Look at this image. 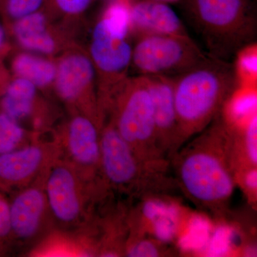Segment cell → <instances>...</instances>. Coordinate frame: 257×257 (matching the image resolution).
<instances>
[{
    "mask_svg": "<svg viewBox=\"0 0 257 257\" xmlns=\"http://www.w3.org/2000/svg\"><path fill=\"white\" fill-rule=\"evenodd\" d=\"M39 91L26 79L10 77L0 95L1 111L18 121L28 117L35 109Z\"/></svg>",
    "mask_w": 257,
    "mask_h": 257,
    "instance_id": "cell-17",
    "label": "cell"
},
{
    "mask_svg": "<svg viewBox=\"0 0 257 257\" xmlns=\"http://www.w3.org/2000/svg\"><path fill=\"white\" fill-rule=\"evenodd\" d=\"M10 231V205L0 197V238L8 236Z\"/></svg>",
    "mask_w": 257,
    "mask_h": 257,
    "instance_id": "cell-23",
    "label": "cell"
},
{
    "mask_svg": "<svg viewBox=\"0 0 257 257\" xmlns=\"http://www.w3.org/2000/svg\"><path fill=\"white\" fill-rule=\"evenodd\" d=\"M94 0H46L45 8L52 19L74 20L82 16Z\"/></svg>",
    "mask_w": 257,
    "mask_h": 257,
    "instance_id": "cell-20",
    "label": "cell"
},
{
    "mask_svg": "<svg viewBox=\"0 0 257 257\" xmlns=\"http://www.w3.org/2000/svg\"><path fill=\"white\" fill-rule=\"evenodd\" d=\"M67 145L71 156L84 167H93L100 161V137L95 121L87 115H76L71 119Z\"/></svg>",
    "mask_w": 257,
    "mask_h": 257,
    "instance_id": "cell-13",
    "label": "cell"
},
{
    "mask_svg": "<svg viewBox=\"0 0 257 257\" xmlns=\"http://www.w3.org/2000/svg\"><path fill=\"white\" fill-rule=\"evenodd\" d=\"M46 197L40 189L20 193L10 205V226L18 237L27 239L36 233L45 211Z\"/></svg>",
    "mask_w": 257,
    "mask_h": 257,
    "instance_id": "cell-14",
    "label": "cell"
},
{
    "mask_svg": "<svg viewBox=\"0 0 257 257\" xmlns=\"http://www.w3.org/2000/svg\"><path fill=\"white\" fill-rule=\"evenodd\" d=\"M56 61L53 88L57 96L69 104L87 105L92 119L99 112L95 68L88 52L69 46Z\"/></svg>",
    "mask_w": 257,
    "mask_h": 257,
    "instance_id": "cell-8",
    "label": "cell"
},
{
    "mask_svg": "<svg viewBox=\"0 0 257 257\" xmlns=\"http://www.w3.org/2000/svg\"><path fill=\"white\" fill-rule=\"evenodd\" d=\"M46 8L17 20L8 27L10 37L23 50L53 57L69 47L53 27Z\"/></svg>",
    "mask_w": 257,
    "mask_h": 257,
    "instance_id": "cell-10",
    "label": "cell"
},
{
    "mask_svg": "<svg viewBox=\"0 0 257 257\" xmlns=\"http://www.w3.org/2000/svg\"><path fill=\"white\" fill-rule=\"evenodd\" d=\"M153 104L157 144L163 155H173L180 147L174 94L173 77L145 76Z\"/></svg>",
    "mask_w": 257,
    "mask_h": 257,
    "instance_id": "cell-9",
    "label": "cell"
},
{
    "mask_svg": "<svg viewBox=\"0 0 257 257\" xmlns=\"http://www.w3.org/2000/svg\"><path fill=\"white\" fill-rule=\"evenodd\" d=\"M46 0H0V18L7 28L20 19L45 8Z\"/></svg>",
    "mask_w": 257,
    "mask_h": 257,
    "instance_id": "cell-18",
    "label": "cell"
},
{
    "mask_svg": "<svg viewBox=\"0 0 257 257\" xmlns=\"http://www.w3.org/2000/svg\"><path fill=\"white\" fill-rule=\"evenodd\" d=\"M46 200L58 220L70 223L81 212L78 188L72 171L58 166L51 171L46 185Z\"/></svg>",
    "mask_w": 257,
    "mask_h": 257,
    "instance_id": "cell-12",
    "label": "cell"
},
{
    "mask_svg": "<svg viewBox=\"0 0 257 257\" xmlns=\"http://www.w3.org/2000/svg\"><path fill=\"white\" fill-rule=\"evenodd\" d=\"M111 122L142 162L157 170L165 166V155L157 144L153 104L147 77H128L111 96Z\"/></svg>",
    "mask_w": 257,
    "mask_h": 257,
    "instance_id": "cell-5",
    "label": "cell"
},
{
    "mask_svg": "<svg viewBox=\"0 0 257 257\" xmlns=\"http://www.w3.org/2000/svg\"><path fill=\"white\" fill-rule=\"evenodd\" d=\"M192 22L214 58L231 62L256 42V20L246 0H195Z\"/></svg>",
    "mask_w": 257,
    "mask_h": 257,
    "instance_id": "cell-3",
    "label": "cell"
},
{
    "mask_svg": "<svg viewBox=\"0 0 257 257\" xmlns=\"http://www.w3.org/2000/svg\"><path fill=\"white\" fill-rule=\"evenodd\" d=\"M177 155L179 184L191 200L208 209L226 206L235 188L231 134L219 116Z\"/></svg>",
    "mask_w": 257,
    "mask_h": 257,
    "instance_id": "cell-1",
    "label": "cell"
},
{
    "mask_svg": "<svg viewBox=\"0 0 257 257\" xmlns=\"http://www.w3.org/2000/svg\"><path fill=\"white\" fill-rule=\"evenodd\" d=\"M160 254V248L150 241H142L135 243L127 253V256L132 257H153L159 256Z\"/></svg>",
    "mask_w": 257,
    "mask_h": 257,
    "instance_id": "cell-22",
    "label": "cell"
},
{
    "mask_svg": "<svg viewBox=\"0 0 257 257\" xmlns=\"http://www.w3.org/2000/svg\"><path fill=\"white\" fill-rule=\"evenodd\" d=\"M173 79L182 145L202 133L219 116L239 84L237 68L232 62L209 55Z\"/></svg>",
    "mask_w": 257,
    "mask_h": 257,
    "instance_id": "cell-2",
    "label": "cell"
},
{
    "mask_svg": "<svg viewBox=\"0 0 257 257\" xmlns=\"http://www.w3.org/2000/svg\"><path fill=\"white\" fill-rule=\"evenodd\" d=\"M130 31V9L121 3L108 8L93 29L88 54L96 70L99 106L107 105L128 77L133 55Z\"/></svg>",
    "mask_w": 257,
    "mask_h": 257,
    "instance_id": "cell-4",
    "label": "cell"
},
{
    "mask_svg": "<svg viewBox=\"0 0 257 257\" xmlns=\"http://www.w3.org/2000/svg\"><path fill=\"white\" fill-rule=\"evenodd\" d=\"M208 56L190 36L143 35L133 47L131 65L139 75L175 77Z\"/></svg>",
    "mask_w": 257,
    "mask_h": 257,
    "instance_id": "cell-6",
    "label": "cell"
},
{
    "mask_svg": "<svg viewBox=\"0 0 257 257\" xmlns=\"http://www.w3.org/2000/svg\"><path fill=\"white\" fill-rule=\"evenodd\" d=\"M100 161L106 178L116 187L147 192L158 180L160 171L142 162L112 122L100 136Z\"/></svg>",
    "mask_w": 257,
    "mask_h": 257,
    "instance_id": "cell-7",
    "label": "cell"
},
{
    "mask_svg": "<svg viewBox=\"0 0 257 257\" xmlns=\"http://www.w3.org/2000/svg\"><path fill=\"white\" fill-rule=\"evenodd\" d=\"M56 71V61L52 57L28 51L17 52L10 62V76L26 79L40 90L53 87Z\"/></svg>",
    "mask_w": 257,
    "mask_h": 257,
    "instance_id": "cell-15",
    "label": "cell"
},
{
    "mask_svg": "<svg viewBox=\"0 0 257 257\" xmlns=\"http://www.w3.org/2000/svg\"><path fill=\"white\" fill-rule=\"evenodd\" d=\"M24 137L25 130L19 121L0 111V155L16 150Z\"/></svg>",
    "mask_w": 257,
    "mask_h": 257,
    "instance_id": "cell-19",
    "label": "cell"
},
{
    "mask_svg": "<svg viewBox=\"0 0 257 257\" xmlns=\"http://www.w3.org/2000/svg\"><path fill=\"white\" fill-rule=\"evenodd\" d=\"M43 160V152L37 146L0 155V180L8 184L23 182L37 172Z\"/></svg>",
    "mask_w": 257,
    "mask_h": 257,
    "instance_id": "cell-16",
    "label": "cell"
},
{
    "mask_svg": "<svg viewBox=\"0 0 257 257\" xmlns=\"http://www.w3.org/2000/svg\"><path fill=\"white\" fill-rule=\"evenodd\" d=\"M160 1L173 2L176 1V0H160Z\"/></svg>",
    "mask_w": 257,
    "mask_h": 257,
    "instance_id": "cell-27",
    "label": "cell"
},
{
    "mask_svg": "<svg viewBox=\"0 0 257 257\" xmlns=\"http://www.w3.org/2000/svg\"><path fill=\"white\" fill-rule=\"evenodd\" d=\"M130 30L139 36L169 35L190 36L184 23L168 5L141 2L130 9Z\"/></svg>",
    "mask_w": 257,
    "mask_h": 257,
    "instance_id": "cell-11",
    "label": "cell"
},
{
    "mask_svg": "<svg viewBox=\"0 0 257 257\" xmlns=\"http://www.w3.org/2000/svg\"><path fill=\"white\" fill-rule=\"evenodd\" d=\"M257 116L253 115L248 123L244 133L246 157L253 167L257 165Z\"/></svg>",
    "mask_w": 257,
    "mask_h": 257,
    "instance_id": "cell-21",
    "label": "cell"
},
{
    "mask_svg": "<svg viewBox=\"0 0 257 257\" xmlns=\"http://www.w3.org/2000/svg\"><path fill=\"white\" fill-rule=\"evenodd\" d=\"M245 184L251 189H256V167H253L252 170L248 172L245 177Z\"/></svg>",
    "mask_w": 257,
    "mask_h": 257,
    "instance_id": "cell-26",
    "label": "cell"
},
{
    "mask_svg": "<svg viewBox=\"0 0 257 257\" xmlns=\"http://www.w3.org/2000/svg\"><path fill=\"white\" fill-rule=\"evenodd\" d=\"M10 34L6 25L0 18V60L9 53L10 50Z\"/></svg>",
    "mask_w": 257,
    "mask_h": 257,
    "instance_id": "cell-24",
    "label": "cell"
},
{
    "mask_svg": "<svg viewBox=\"0 0 257 257\" xmlns=\"http://www.w3.org/2000/svg\"><path fill=\"white\" fill-rule=\"evenodd\" d=\"M9 71L5 68L4 64H3L2 60H0V95L4 90L5 86L10 80Z\"/></svg>",
    "mask_w": 257,
    "mask_h": 257,
    "instance_id": "cell-25",
    "label": "cell"
}]
</instances>
